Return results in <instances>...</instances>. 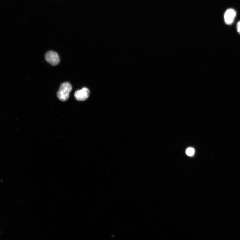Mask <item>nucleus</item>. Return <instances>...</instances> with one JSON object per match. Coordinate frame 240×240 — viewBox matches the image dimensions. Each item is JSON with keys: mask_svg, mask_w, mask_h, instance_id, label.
<instances>
[{"mask_svg": "<svg viewBox=\"0 0 240 240\" xmlns=\"http://www.w3.org/2000/svg\"><path fill=\"white\" fill-rule=\"evenodd\" d=\"M90 94L89 90L86 88L84 87L82 90L77 91L75 92L74 97L78 101H85L87 99Z\"/></svg>", "mask_w": 240, "mask_h": 240, "instance_id": "3", "label": "nucleus"}, {"mask_svg": "<svg viewBox=\"0 0 240 240\" xmlns=\"http://www.w3.org/2000/svg\"><path fill=\"white\" fill-rule=\"evenodd\" d=\"M237 31L240 35V21L237 23Z\"/></svg>", "mask_w": 240, "mask_h": 240, "instance_id": "6", "label": "nucleus"}, {"mask_svg": "<svg viewBox=\"0 0 240 240\" xmlns=\"http://www.w3.org/2000/svg\"><path fill=\"white\" fill-rule=\"evenodd\" d=\"M45 58L46 61L53 65H58L60 61L57 53L52 51H49L46 53Z\"/></svg>", "mask_w": 240, "mask_h": 240, "instance_id": "2", "label": "nucleus"}, {"mask_svg": "<svg viewBox=\"0 0 240 240\" xmlns=\"http://www.w3.org/2000/svg\"><path fill=\"white\" fill-rule=\"evenodd\" d=\"M194 153L195 150L192 147L188 148L186 150L187 154L189 156H192Z\"/></svg>", "mask_w": 240, "mask_h": 240, "instance_id": "5", "label": "nucleus"}, {"mask_svg": "<svg viewBox=\"0 0 240 240\" xmlns=\"http://www.w3.org/2000/svg\"><path fill=\"white\" fill-rule=\"evenodd\" d=\"M236 15V12L232 8L227 10L224 14L225 23L227 25L232 24L234 22Z\"/></svg>", "mask_w": 240, "mask_h": 240, "instance_id": "4", "label": "nucleus"}, {"mask_svg": "<svg viewBox=\"0 0 240 240\" xmlns=\"http://www.w3.org/2000/svg\"><path fill=\"white\" fill-rule=\"evenodd\" d=\"M72 89V86L69 82L63 83L57 93L58 98L62 102L66 101L69 98V93Z\"/></svg>", "mask_w": 240, "mask_h": 240, "instance_id": "1", "label": "nucleus"}]
</instances>
